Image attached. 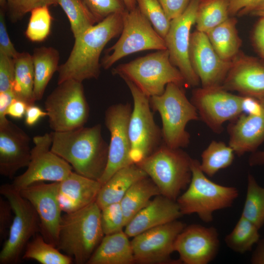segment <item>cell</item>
<instances>
[{"mask_svg": "<svg viewBox=\"0 0 264 264\" xmlns=\"http://www.w3.org/2000/svg\"><path fill=\"white\" fill-rule=\"evenodd\" d=\"M124 13L110 15L75 38L67 59L59 66L57 84L69 79L82 82L99 77L101 54L106 45L121 33Z\"/></svg>", "mask_w": 264, "mask_h": 264, "instance_id": "1", "label": "cell"}, {"mask_svg": "<svg viewBox=\"0 0 264 264\" xmlns=\"http://www.w3.org/2000/svg\"><path fill=\"white\" fill-rule=\"evenodd\" d=\"M51 150L72 167L74 172L99 181L106 170L109 144L100 124L66 132H52Z\"/></svg>", "mask_w": 264, "mask_h": 264, "instance_id": "2", "label": "cell"}, {"mask_svg": "<svg viewBox=\"0 0 264 264\" xmlns=\"http://www.w3.org/2000/svg\"><path fill=\"white\" fill-rule=\"evenodd\" d=\"M104 236L101 209L95 201L62 215L56 247L73 258L76 264H87Z\"/></svg>", "mask_w": 264, "mask_h": 264, "instance_id": "3", "label": "cell"}, {"mask_svg": "<svg viewBox=\"0 0 264 264\" xmlns=\"http://www.w3.org/2000/svg\"><path fill=\"white\" fill-rule=\"evenodd\" d=\"M111 72L132 82L150 98L162 94L170 83L187 87L180 71L171 63L167 49L120 64Z\"/></svg>", "mask_w": 264, "mask_h": 264, "instance_id": "4", "label": "cell"}, {"mask_svg": "<svg viewBox=\"0 0 264 264\" xmlns=\"http://www.w3.org/2000/svg\"><path fill=\"white\" fill-rule=\"evenodd\" d=\"M199 162L192 159L191 181L176 201L182 216L196 214L202 221L209 223L215 211L231 207L239 194L235 187L210 180L201 171Z\"/></svg>", "mask_w": 264, "mask_h": 264, "instance_id": "5", "label": "cell"}, {"mask_svg": "<svg viewBox=\"0 0 264 264\" xmlns=\"http://www.w3.org/2000/svg\"><path fill=\"white\" fill-rule=\"evenodd\" d=\"M189 155L181 148H172L163 142L151 154L136 164L158 188L160 195L176 201L192 178Z\"/></svg>", "mask_w": 264, "mask_h": 264, "instance_id": "6", "label": "cell"}, {"mask_svg": "<svg viewBox=\"0 0 264 264\" xmlns=\"http://www.w3.org/2000/svg\"><path fill=\"white\" fill-rule=\"evenodd\" d=\"M151 108L161 118L163 142L172 148L187 147L190 135L186 130L191 121L199 119L197 110L187 98L182 87L168 84L163 93L150 98Z\"/></svg>", "mask_w": 264, "mask_h": 264, "instance_id": "7", "label": "cell"}, {"mask_svg": "<svg viewBox=\"0 0 264 264\" xmlns=\"http://www.w3.org/2000/svg\"><path fill=\"white\" fill-rule=\"evenodd\" d=\"M0 193L9 202L13 212L8 235L0 253V264H15L31 238L40 233V220L32 204L11 184H2Z\"/></svg>", "mask_w": 264, "mask_h": 264, "instance_id": "8", "label": "cell"}, {"mask_svg": "<svg viewBox=\"0 0 264 264\" xmlns=\"http://www.w3.org/2000/svg\"><path fill=\"white\" fill-rule=\"evenodd\" d=\"M49 127L66 132L84 127L89 113L82 82L69 79L58 84L44 102Z\"/></svg>", "mask_w": 264, "mask_h": 264, "instance_id": "9", "label": "cell"}, {"mask_svg": "<svg viewBox=\"0 0 264 264\" xmlns=\"http://www.w3.org/2000/svg\"><path fill=\"white\" fill-rule=\"evenodd\" d=\"M166 49L164 39L136 6L124 13L120 37L113 45L107 50L101 65L107 69L120 59L131 54L144 50Z\"/></svg>", "mask_w": 264, "mask_h": 264, "instance_id": "10", "label": "cell"}, {"mask_svg": "<svg viewBox=\"0 0 264 264\" xmlns=\"http://www.w3.org/2000/svg\"><path fill=\"white\" fill-rule=\"evenodd\" d=\"M124 81L129 87L133 102L128 127L131 143L130 158L132 164H137L161 145L162 132L151 111L150 97L132 82Z\"/></svg>", "mask_w": 264, "mask_h": 264, "instance_id": "11", "label": "cell"}, {"mask_svg": "<svg viewBox=\"0 0 264 264\" xmlns=\"http://www.w3.org/2000/svg\"><path fill=\"white\" fill-rule=\"evenodd\" d=\"M51 133L35 136L31 151V160L26 171L15 177L11 183L20 191L33 184L44 181L61 182L72 172V166L52 152Z\"/></svg>", "mask_w": 264, "mask_h": 264, "instance_id": "12", "label": "cell"}, {"mask_svg": "<svg viewBox=\"0 0 264 264\" xmlns=\"http://www.w3.org/2000/svg\"><path fill=\"white\" fill-rule=\"evenodd\" d=\"M185 224L177 220L145 231L131 241L134 261L138 264H180L171 255Z\"/></svg>", "mask_w": 264, "mask_h": 264, "instance_id": "13", "label": "cell"}, {"mask_svg": "<svg viewBox=\"0 0 264 264\" xmlns=\"http://www.w3.org/2000/svg\"><path fill=\"white\" fill-rule=\"evenodd\" d=\"M242 95L232 94L221 87L198 88L192 92L191 102L199 118L214 132L220 133L223 124L242 113Z\"/></svg>", "mask_w": 264, "mask_h": 264, "instance_id": "14", "label": "cell"}, {"mask_svg": "<svg viewBox=\"0 0 264 264\" xmlns=\"http://www.w3.org/2000/svg\"><path fill=\"white\" fill-rule=\"evenodd\" d=\"M200 0H191L184 12L171 21L170 27L164 38L170 60L183 76L187 87H196L200 83L189 58L191 29L195 24Z\"/></svg>", "mask_w": 264, "mask_h": 264, "instance_id": "15", "label": "cell"}, {"mask_svg": "<svg viewBox=\"0 0 264 264\" xmlns=\"http://www.w3.org/2000/svg\"><path fill=\"white\" fill-rule=\"evenodd\" d=\"M132 109L128 103H120L110 106L105 111V123L110 133V142L107 167L99 180L102 185L118 170L132 164L128 131Z\"/></svg>", "mask_w": 264, "mask_h": 264, "instance_id": "16", "label": "cell"}, {"mask_svg": "<svg viewBox=\"0 0 264 264\" xmlns=\"http://www.w3.org/2000/svg\"><path fill=\"white\" fill-rule=\"evenodd\" d=\"M59 182H41L20 191L35 209L40 220V233L46 242L57 247L62 215L58 200Z\"/></svg>", "mask_w": 264, "mask_h": 264, "instance_id": "17", "label": "cell"}, {"mask_svg": "<svg viewBox=\"0 0 264 264\" xmlns=\"http://www.w3.org/2000/svg\"><path fill=\"white\" fill-rule=\"evenodd\" d=\"M189 58L201 88L221 87L232 61H224L218 55L205 33L196 30L191 33Z\"/></svg>", "mask_w": 264, "mask_h": 264, "instance_id": "18", "label": "cell"}, {"mask_svg": "<svg viewBox=\"0 0 264 264\" xmlns=\"http://www.w3.org/2000/svg\"><path fill=\"white\" fill-rule=\"evenodd\" d=\"M219 235L213 227L198 224L185 226L176 239L174 250L185 264H208L217 255Z\"/></svg>", "mask_w": 264, "mask_h": 264, "instance_id": "19", "label": "cell"}, {"mask_svg": "<svg viewBox=\"0 0 264 264\" xmlns=\"http://www.w3.org/2000/svg\"><path fill=\"white\" fill-rule=\"evenodd\" d=\"M31 138L19 126L7 120L0 123V174L12 179L31 160Z\"/></svg>", "mask_w": 264, "mask_h": 264, "instance_id": "20", "label": "cell"}, {"mask_svg": "<svg viewBox=\"0 0 264 264\" xmlns=\"http://www.w3.org/2000/svg\"><path fill=\"white\" fill-rule=\"evenodd\" d=\"M221 88L241 95L260 99L264 97V63L240 51L232 65Z\"/></svg>", "mask_w": 264, "mask_h": 264, "instance_id": "21", "label": "cell"}, {"mask_svg": "<svg viewBox=\"0 0 264 264\" xmlns=\"http://www.w3.org/2000/svg\"><path fill=\"white\" fill-rule=\"evenodd\" d=\"M181 213L176 202L161 195L151 200L126 225L124 230L129 237L176 220Z\"/></svg>", "mask_w": 264, "mask_h": 264, "instance_id": "22", "label": "cell"}, {"mask_svg": "<svg viewBox=\"0 0 264 264\" xmlns=\"http://www.w3.org/2000/svg\"><path fill=\"white\" fill-rule=\"evenodd\" d=\"M101 187L99 181L72 171L59 182L58 200L62 211L73 212L95 202Z\"/></svg>", "mask_w": 264, "mask_h": 264, "instance_id": "23", "label": "cell"}, {"mask_svg": "<svg viewBox=\"0 0 264 264\" xmlns=\"http://www.w3.org/2000/svg\"><path fill=\"white\" fill-rule=\"evenodd\" d=\"M228 127V145L239 156L253 153L264 141V112L260 115L242 113Z\"/></svg>", "mask_w": 264, "mask_h": 264, "instance_id": "24", "label": "cell"}, {"mask_svg": "<svg viewBox=\"0 0 264 264\" xmlns=\"http://www.w3.org/2000/svg\"><path fill=\"white\" fill-rule=\"evenodd\" d=\"M135 263L128 236L124 231L105 235L88 264H132Z\"/></svg>", "mask_w": 264, "mask_h": 264, "instance_id": "25", "label": "cell"}, {"mask_svg": "<svg viewBox=\"0 0 264 264\" xmlns=\"http://www.w3.org/2000/svg\"><path fill=\"white\" fill-rule=\"evenodd\" d=\"M147 176L146 173L136 164L121 168L102 185L96 203L102 209L110 204L120 202L135 182Z\"/></svg>", "mask_w": 264, "mask_h": 264, "instance_id": "26", "label": "cell"}, {"mask_svg": "<svg viewBox=\"0 0 264 264\" xmlns=\"http://www.w3.org/2000/svg\"><path fill=\"white\" fill-rule=\"evenodd\" d=\"M237 23V19L230 16L206 33L216 53L226 61H232L241 51L242 41L238 34Z\"/></svg>", "mask_w": 264, "mask_h": 264, "instance_id": "27", "label": "cell"}, {"mask_svg": "<svg viewBox=\"0 0 264 264\" xmlns=\"http://www.w3.org/2000/svg\"><path fill=\"white\" fill-rule=\"evenodd\" d=\"M34 69L33 98L42 99L46 88L59 66V53L52 47L36 48L32 55Z\"/></svg>", "mask_w": 264, "mask_h": 264, "instance_id": "28", "label": "cell"}, {"mask_svg": "<svg viewBox=\"0 0 264 264\" xmlns=\"http://www.w3.org/2000/svg\"><path fill=\"white\" fill-rule=\"evenodd\" d=\"M159 195L160 193L158 188L149 177L135 182L120 202L124 215L125 225L148 204L153 197Z\"/></svg>", "mask_w": 264, "mask_h": 264, "instance_id": "29", "label": "cell"}, {"mask_svg": "<svg viewBox=\"0 0 264 264\" xmlns=\"http://www.w3.org/2000/svg\"><path fill=\"white\" fill-rule=\"evenodd\" d=\"M14 60L15 78L12 90L16 98L24 101L28 105L34 104V69L32 55L27 52H19Z\"/></svg>", "mask_w": 264, "mask_h": 264, "instance_id": "30", "label": "cell"}, {"mask_svg": "<svg viewBox=\"0 0 264 264\" xmlns=\"http://www.w3.org/2000/svg\"><path fill=\"white\" fill-rule=\"evenodd\" d=\"M230 0H200L196 14L197 30L207 33L229 17Z\"/></svg>", "mask_w": 264, "mask_h": 264, "instance_id": "31", "label": "cell"}, {"mask_svg": "<svg viewBox=\"0 0 264 264\" xmlns=\"http://www.w3.org/2000/svg\"><path fill=\"white\" fill-rule=\"evenodd\" d=\"M235 154L229 145L213 140L201 154L200 168L205 175L212 177L220 170L231 165Z\"/></svg>", "mask_w": 264, "mask_h": 264, "instance_id": "32", "label": "cell"}, {"mask_svg": "<svg viewBox=\"0 0 264 264\" xmlns=\"http://www.w3.org/2000/svg\"><path fill=\"white\" fill-rule=\"evenodd\" d=\"M22 258L34 260L42 264H70L72 258L61 253L56 246L45 241L40 233L27 243Z\"/></svg>", "mask_w": 264, "mask_h": 264, "instance_id": "33", "label": "cell"}, {"mask_svg": "<svg viewBox=\"0 0 264 264\" xmlns=\"http://www.w3.org/2000/svg\"><path fill=\"white\" fill-rule=\"evenodd\" d=\"M260 239L259 229L241 216L233 230L225 237L224 242L233 251L244 254L251 251Z\"/></svg>", "mask_w": 264, "mask_h": 264, "instance_id": "34", "label": "cell"}, {"mask_svg": "<svg viewBox=\"0 0 264 264\" xmlns=\"http://www.w3.org/2000/svg\"><path fill=\"white\" fill-rule=\"evenodd\" d=\"M241 216L259 229L264 225V187L261 186L251 174L247 176L246 193Z\"/></svg>", "mask_w": 264, "mask_h": 264, "instance_id": "35", "label": "cell"}, {"mask_svg": "<svg viewBox=\"0 0 264 264\" xmlns=\"http://www.w3.org/2000/svg\"><path fill=\"white\" fill-rule=\"evenodd\" d=\"M66 15L75 38L98 22L82 0H56Z\"/></svg>", "mask_w": 264, "mask_h": 264, "instance_id": "36", "label": "cell"}, {"mask_svg": "<svg viewBox=\"0 0 264 264\" xmlns=\"http://www.w3.org/2000/svg\"><path fill=\"white\" fill-rule=\"evenodd\" d=\"M48 6H42L32 9L25 32L26 38L31 42L44 41L49 35L52 17Z\"/></svg>", "mask_w": 264, "mask_h": 264, "instance_id": "37", "label": "cell"}, {"mask_svg": "<svg viewBox=\"0 0 264 264\" xmlns=\"http://www.w3.org/2000/svg\"><path fill=\"white\" fill-rule=\"evenodd\" d=\"M137 6L164 39L170 27L168 19L158 0H135Z\"/></svg>", "mask_w": 264, "mask_h": 264, "instance_id": "38", "label": "cell"}, {"mask_svg": "<svg viewBox=\"0 0 264 264\" xmlns=\"http://www.w3.org/2000/svg\"><path fill=\"white\" fill-rule=\"evenodd\" d=\"M101 220L105 235L123 231L126 225L120 202L110 204L101 209Z\"/></svg>", "mask_w": 264, "mask_h": 264, "instance_id": "39", "label": "cell"}, {"mask_svg": "<svg viewBox=\"0 0 264 264\" xmlns=\"http://www.w3.org/2000/svg\"><path fill=\"white\" fill-rule=\"evenodd\" d=\"M98 22L110 14L124 13L127 8L123 0H82Z\"/></svg>", "mask_w": 264, "mask_h": 264, "instance_id": "40", "label": "cell"}, {"mask_svg": "<svg viewBox=\"0 0 264 264\" xmlns=\"http://www.w3.org/2000/svg\"><path fill=\"white\" fill-rule=\"evenodd\" d=\"M9 18L12 22L21 19L34 8L57 5L56 0H6Z\"/></svg>", "mask_w": 264, "mask_h": 264, "instance_id": "41", "label": "cell"}, {"mask_svg": "<svg viewBox=\"0 0 264 264\" xmlns=\"http://www.w3.org/2000/svg\"><path fill=\"white\" fill-rule=\"evenodd\" d=\"M14 78V58L0 53V93L13 90Z\"/></svg>", "mask_w": 264, "mask_h": 264, "instance_id": "42", "label": "cell"}, {"mask_svg": "<svg viewBox=\"0 0 264 264\" xmlns=\"http://www.w3.org/2000/svg\"><path fill=\"white\" fill-rule=\"evenodd\" d=\"M9 202L3 196L0 197V240H6L8 237L13 216Z\"/></svg>", "mask_w": 264, "mask_h": 264, "instance_id": "43", "label": "cell"}, {"mask_svg": "<svg viewBox=\"0 0 264 264\" xmlns=\"http://www.w3.org/2000/svg\"><path fill=\"white\" fill-rule=\"evenodd\" d=\"M0 53L14 59L19 53L8 34L3 12L1 9L0 12Z\"/></svg>", "mask_w": 264, "mask_h": 264, "instance_id": "44", "label": "cell"}, {"mask_svg": "<svg viewBox=\"0 0 264 264\" xmlns=\"http://www.w3.org/2000/svg\"><path fill=\"white\" fill-rule=\"evenodd\" d=\"M168 19L171 20L181 15L191 0H158Z\"/></svg>", "mask_w": 264, "mask_h": 264, "instance_id": "45", "label": "cell"}, {"mask_svg": "<svg viewBox=\"0 0 264 264\" xmlns=\"http://www.w3.org/2000/svg\"><path fill=\"white\" fill-rule=\"evenodd\" d=\"M251 40L255 51L264 63V17H260L256 23Z\"/></svg>", "mask_w": 264, "mask_h": 264, "instance_id": "46", "label": "cell"}, {"mask_svg": "<svg viewBox=\"0 0 264 264\" xmlns=\"http://www.w3.org/2000/svg\"><path fill=\"white\" fill-rule=\"evenodd\" d=\"M263 0H230V16H242L250 14Z\"/></svg>", "mask_w": 264, "mask_h": 264, "instance_id": "47", "label": "cell"}, {"mask_svg": "<svg viewBox=\"0 0 264 264\" xmlns=\"http://www.w3.org/2000/svg\"><path fill=\"white\" fill-rule=\"evenodd\" d=\"M241 108L242 113L248 115H260L264 112V108L259 99L251 96H242Z\"/></svg>", "mask_w": 264, "mask_h": 264, "instance_id": "48", "label": "cell"}, {"mask_svg": "<svg viewBox=\"0 0 264 264\" xmlns=\"http://www.w3.org/2000/svg\"><path fill=\"white\" fill-rule=\"evenodd\" d=\"M47 116L46 111L34 104L27 106L24 115V122L29 127L34 126L42 118Z\"/></svg>", "mask_w": 264, "mask_h": 264, "instance_id": "49", "label": "cell"}, {"mask_svg": "<svg viewBox=\"0 0 264 264\" xmlns=\"http://www.w3.org/2000/svg\"><path fill=\"white\" fill-rule=\"evenodd\" d=\"M28 106L24 101L16 98L9 106L6 114L15 119H21L25 115Z\"/></svg>", "mask_w": 264, "mask_h": 264, "instance_id": "50", "label": "cell"}, {"mask_svg": "<svg viewBox=\"0 0 264 264\" xmlns=\"http://www.w3.org/2000/svg\"><path fill=\"white\" fill-rule=\"evenodd\" d=\"M16 96L13 90L0 93V123L8 119L6 118L7 110Z\"/></svg>", "mask_w": 264, "mask_h": 264, "instance_id": "51", "label": "cell"}, {"mask_svg": "<svg viewBox=\"0 0 264 264\" xmlns=\"http://www.w3.org/2000/svg\"><path fill=\"white\" fill-rule=\"evenodd\" d=\"M250 263L252 264H264V237L260 239L253 251Z\"/></svg>", "mask_w": 264, "mask_h": 264, "instance_id": "52", "label": "cell"}, {"mask_svg": "<svg viewBox=\"0 0 264 264\" xmlns=\"http://www.w3.org/2000/svg\"><path fill=\"white\" fill-rule=\"evenodd\" d=\"M248 161L250 166H264V151L251 153Z\"/></svg>", "mask_w": 264, "mask_h": 264, "instance_id": "53", "label": "cell"}, {"mask_svg": "<svg viewBox=\"0 0 264 264\" xmlns=\"http://www.w3.org/2000/svg\"><path fill=\"white\" fill-rule=\"evenodd\" d=\"M249 14L259 18L264 17V0L261 1Z\"/></svg>", "mask_w": 264, "mask_h": 264, "instance_id": "54", "label": "cell"}, {"mask_svg": "<svg viewBox=\"0 0 264 264\" xmlns=\"http://www.w3.org/2000/svg\"><path fill=\"white\" fill-rule=\"evenodd\" d=\"M126 6L127 10L128 11L132 10L135 8L137 4L135 0H123Z\"/></svg>", "mask_w": 264, "mask_h": 264, "instance_id": "55", "label": "cell"}, {"mask_svg": "<svg viewBox=\"0 0 264 264\" xmlns=\"http://www.w3.org/2000/svg\"><path fill=\"white\" fill-rule=\"evenodd\" d=\"M258 99H259L263 108H264V97Z\"/></svg>", "mask_w": 264, "mask_h": 264, "instance_id": "56", "label": "cell"}]
</instances>
